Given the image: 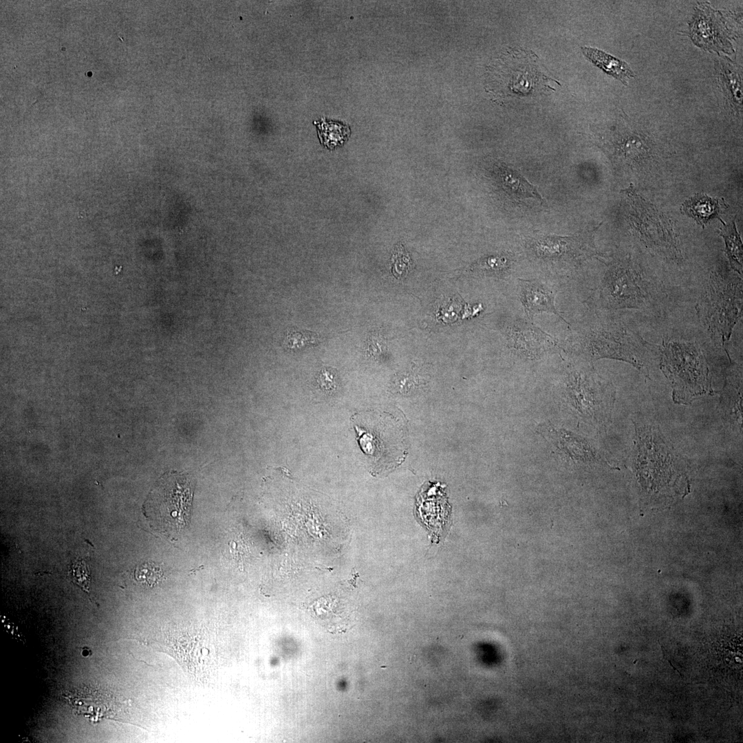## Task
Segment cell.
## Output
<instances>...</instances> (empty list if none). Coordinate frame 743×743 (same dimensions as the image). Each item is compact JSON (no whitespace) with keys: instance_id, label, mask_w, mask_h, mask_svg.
I'll use <instances>...</instances> for the list:
<instances>
[{"instance_id":"cell-17","label":"cell","mask_w":743,"mask_h":743,"mask_svg":"<svg viewBox=\"0 0 743 743\" xmlns=\"http://www.w3.org/2000/svg\"><path fill=\"white\" fill-rule=\"evenodd\" d=\"M319 341L317 334L307 331L292 330L288 332L283 339V345L290 349L301 347L305 345L314 344Z\"/></svg>"},{"instance_id":"cell-11","label":"cell","mask_w":743,"mask_h":743,"mask_svg":"<svg viewBox=\"0 0 743 743\" xmlns=\"http://www.w3.org/2000/svg\"><path fill=\"white\" fill-rule=\"evenodd\" d=\"M502 174L506 189L517 202L533 200L539 204L543 202L537 187L528 182L518 171L510 168H504Z\"/></svg>"},{"instance_id":"cell-20","label":"cell","mask_w":743,"mask_h":743,"mask_svg":"<svg viewBox=\"0 0 743 743\" xmlns=\"http://www.w3.org/2000/svg\"><path fill=\"white\" fill-rule=\"evenodd\" d=\"M706 21H707V26H708V28H709V30H711V29H712V28H711V25H709V21H707V20H706ZM717 29H718V27H717V26H715V25H713V32H712V31H709V30H707V31H709V32H707V34H708V35H709V34H711V32H713V36H714V35H715V34H717V33H718Z\"/></svg>"},{"instance_id":"cell-18","label":"cell","mask_w":743,"mask_h":743,"mask_svg":"<svg viewBox=\"0 0 743 743\" xmlns=\"http://www.w3.org/2000/svg\"><path fill=\"white\" fill-rule=\"evenodd\" d=\"M317 382L320 388L327 392L334 391L336 387V375L328 369L321 372Z\"/></svg>"},{"instance_id":"cell-6","label":"cell","mask_w":743,"mask_h":743,"mask_svg":"<svg viewBox=\"0 0 743 743\" xmlns=\"http://www.w3.org/2000/svg\"><path fill=\"white\" fill-rule=\"evenodd\" d=\"M506 58L504 78L508 92L513 96H526L541 93L551 80L540 69L537 58L530 52L521 50L510 52Z\"/></svg>"},{"instance_id":"cell-16","label":"cell","mask_w":743,"mask_h":743,"mask_svg":"<svg viewBox=\"0 0 743 743\" xmlns=\"http://www.w3.org/2000/svg\"><path fill=\"white\" fill-rule=\"evenodd\" d=\"M69 574L74 583L85 592H89L91 574L88 565L83 559H76L72 562Z\"/></svg>"},{"instance_id":"cell-13","label":"cell","mask_w":743,"mask_h":743,"mask_svg":"<svg viewBox=\"0 0 743 743\" xmlns=\"http://www.w3.org/2000/svg\"><path fill=\"white\" fill-rule=\"evenodd\" d=\"M321 143L329 149L341 146L349 138L350 129L348 125L334 120L322 118L315 121Z\"/></svg>"},{"instance_id":"cell-8","label":"cell","mask_w":743,"mask_h":743,"mask_svg":"<svg viewBox=\"0 0 743 743\" xmlns=\"http://www.w3.org/2000/svg\"><path fill=\"white\" fill-rule=\"evenodd\" d=\"M583 234L572 237L544 235L533 237L530 245L537 255L543 259H557L568 256L579 257L584 254Z\"/></svg>"},{"instance_id":"cell-9","label":"cell","mask_w":743,"mask_h":743,"mask_svg":"<svg viewBox=\"0 0 743 743\" xmlns=\"http://www.w3.org/2000/svg\"><path fill=\"white\" fill-rule=\"evenodd\" d=\"M519 282L520 299L530 320L535 314L545 312L554 314L567 323L556 309L552 292L546 286L535 280L519 279Z\"/></svg>"},{"instance_id":"cell-5","label":"cell","mask_w":743,"mask_h":743,"mask_svg":"<svg viewBox=\"0 0 743 743\" xmlns=\"http://www.w3.org/2000/svg\"><path fill=\"white\" fill-rule=\"evenodd\" d=\"M603 286V295L612 308L639 309L646 306L649 300L646 284L629 264L612 268Z\"/></svg>"},{"instance_id":"cell-15","label":"cell","mask_w":743,"mask_h":743,"mask_svg":"<svg viewBox=\"0 0 743 743\" xmlns=\"http://www.w3.org/2000/svg\"><path fill=\"white\" fill-rule=\"evenodd\" d=\"M162 577V569L154 563H144L138 566L134 572L136 580L150 588L157 585Z\"/></svg>"},{"instance_id":"cell-2","label":"cell","mask_w":743,"mask_h":743,"mask_svg":"<svg viewBox=\"0 0 743 743\" xmlns=\"http://www.w3.org/2000/svg\"><path fill=\"white\" fill-rule=\"evenodd\" d=\"M696 307L713 341L724 347L742 315V279L713 272Z\"/></svg>"},{"instance_id":"cell-14","label":"cell","mask_w":743,"mask_h":743,"mask_svg":"<svg viewBox=\"0 0 743 743\" xmlns=\"http://www.w3.org/2000/svg\"><path fill=\"white\" fill-rule=\"evenodd\" d=\"M725 245V252L729 260L730 265L734 271L738 274H742V246L740 235L736 230L734 222L732 224H723L721 228Z\"/></svg>"},{"instance_id":"cell-1","label":"cell","mask_w":743,"mask_h":743,"mask_svg":"<svg viewBox=\"0 0 743 743\" xmlns=\"http://www.w3.org/2000/svg\"><path fill=\"white\" fill-rule=\"evenodd\" d=\"M659 356L660 369L671 384L675 402L687 404L713 393L707 361L696 343L665 340L660 347Z\"/></svg>"},{"instance_id":"cell-19","label":"cell","mask_w":743,"mask_h":743,"mask_svg":"<svg viewBox=\"0 0 743 743\" xmlns=\"http://www.w3.org/2000/svg\"><path fill=\"white\" fill-rule=\"evenodd\" d=\"M352 579H351L350 580H348V582L349 583L352 584L354 586H356V578L358 577V574L357 572H356L354 568L352 569Z\"/></svg>"},{"instance_id":"cell-12","label":"cell","mask_w":743,"mask_h":743,"mask_svg":"<svg viewBox=\"0 0 743 743\" xmlns=\"http://www.w3.org/2000/svg\"><path fill=\"white\" fill-rule=\"evenodd\" d=\"M683 211L697 224L703 227L712 218L716 217L720 211V204L717 199L700 193L686 200L682 207Z\"/></svg>"},{"instance_id":"cell-4","label":"cell","mask_w":743,"mask_h":743,"mask_svg":"<svg viewBox=\"0 0 743 743\" xmlns=\"http://www.w3.org/2000/svg\"><path fill=\"white\" fill-rule=\"evenodd\" d=\"M589 349L594 358H611L627 362L649 374V367L654 357L660 354L657 348L635 331L623 327L603 328L592 334Z\"/></svg>"},{"instance_id":"cell-10","label":"cell","mask_w":743,"mask_h":743,"mask_svg":"<svg viewBox=\"0 0 743 743\" xmlns=\"http://www.w3.org/2000/svg\"><path fill=\"white\" fill-rule=\"evenodd\" d=\"M582 51L595 65L624 84L627 83L628 78L634 76L630 67L621 60L592 47H583Z\"/></svg>"},{"instance_id":"cell-7","label":"cell","mask_w":743,"mask_h":743,"mask_svg":"<svg viewBox=\"0 0 743 743\" xmlns=\"http://www.w3.org/2000/svg\"><path fill=\"white\" fill-rule=\"evenodd\" d=\"M206 641L202 634H169L168 651L189 673L202 678L208 667V661L202 658Z\"/></svg>"},{"instance_id":"cell-3","label":"cell","mask_w":743,"mask_h":743,"mask_svg":"<svg viewBox=\"0 0 743 743\" xmlns=\"http://www.w3.org/2000/svg\"><path fill=\"white\" fill-rule=\"evenodd\" d=\"M193 485L185 474L176 471L164 473L151 491L147 506L162 533L181 532L189 523Z\"/></svg>"}]
</instances>
